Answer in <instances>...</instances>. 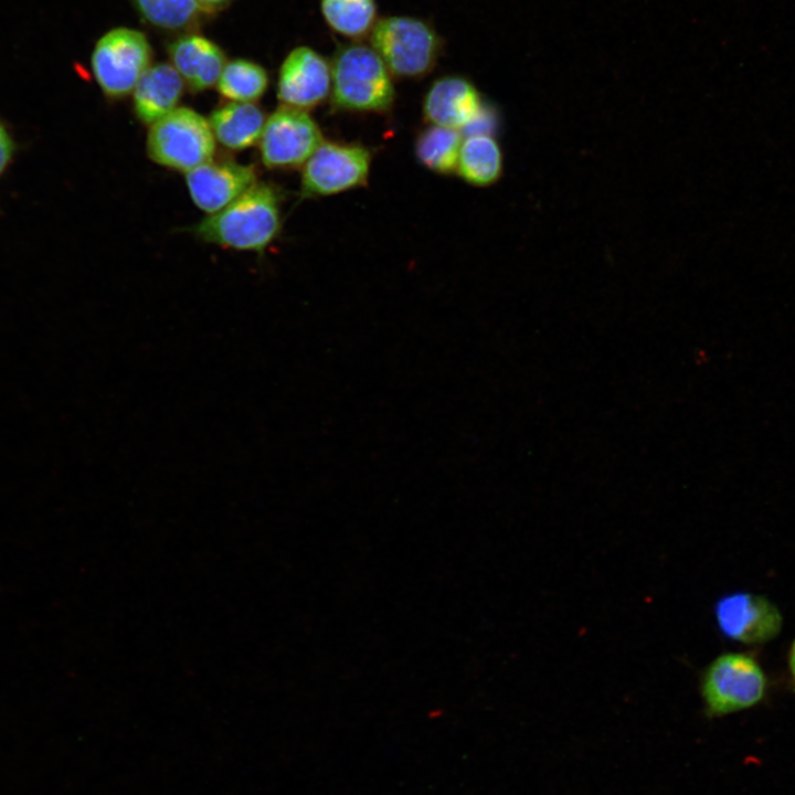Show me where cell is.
Returning <instances> with one entry per match:
<instances>
[{
	"label": "cell",
	"instance_id": "6da1fadb",
	"mask_svg": "<svg viewBox=\"0 0 795 795\" xmlns=\"http://www.w3.org/2000/svg\"><path fill=\"white\" fill-rule=\"evenodd\" d=\"M279 202L273 187L256 182L232 203L201 221L195 234L220 246L261 253L280 230Z\"/></svg>",
	"mask_w": 795,
	"mask_h": 795
},
{
	"label": "cell",
	"instance_id": "d6986e66",
	"mask_svg": "<svg viewBox=\"0 0 795 795\" xmlns=\"http://www.w3.org/2000/svg\"><path fill=\"white\" fill-rule=\"evenodd\" d=\"M268 75L259 64L244 59L225 64L216 83L219 93L231 102L254 103L266 91Z\"/></svg>",
	"mask_w": 795,
	"mask_h": 795
},
{
	"label": "cell",
	"instance_id": "277c9868",
	"mask_svg": "<svg viewBox=\"0 0 795 795\" xmlns=\"http://www.w3.org/2000/svg\"><path fill=\"white\" fill-rule=\"evenodd\" d=\"M700 690L706 714L716 718L756 706L766 693L767 677L752 655L724 653L703 671Z\"/></svg>",
	"mask_w": 795,
	"mask_h": 795
},
{
	"label": "cell",
	"instance_id": "ba28073f",
	"mask_svg": "<svg viewBox=\"0 0 795 795\" xmlns=\"http://www.w3.org/2000/svg\"><path fill=\"white\" fill-rule=\"evenodd\" d=\"M322 141L320 128L306 110L280 105L266 118L258 141L261 159L271 169L303 167Z\"/></svg>",
	"mask_w": 795,
	"mask_h": 795
},
{
	"label": "cell",
	"instance_id": "30bf717a",
	"mask_svg": "<svg viewBox=\"0 0 795 795\" xmlns=\"http://www.w3.org/2000/svg\"><path fill=\"white\" fill-rule=\"evenodd\" d=\"M330 92V61L306 45L286 55L277 81V97L283 106L308 112L322 104Z\"/></svg>",
	"mask_w": 795,
	"mask_h": 795
},
{
	"label": "cell",
	"instance_id": "4fadbf2b",
	"mask_svg": "<svg viewBox=\"0 0 795 795\" xmlns=\"http://www.w3.org/2000/svg\"><path fill=\"white\" fill-rule=\"evenodd\" d=\"M171 65L192 92L216 86L226 64L222 49L200 34H186L168 47Z\"/></svg>",
	"mask_w": 795,
	"mask_h": 795
},
{
	"label": "cell",
	"instance_id": "9c48e42d",
	"mask_svg": "<svg viewBox=\"0 0 795 795\" xmlns=\"http://www.w3.org/2000/svg\"><path fill=\"white\" fill-rule=\"evenodd\" d=\"M714 615L724 637L745 645L765 644L783 627L778 607L764 595L752 592L723 595L716 603Z\"/></svg>",
	"mask_w": 795,
	"mask_h": 795
},
{
	"label": "cell",
	"instance_id": "2e32d148",
	"mask_svg": "<svg viewBox=\"0 0 795 795\" xmlns=\"http://www.w3.org/2000/svg\"><path fill=\"white\" fill-rule=\"evenodd\" d=\"M456 172L471 186L495 183L502 172V153L497 140L487 134L464 137Z\"/></svg>",
	"mask_w": 795,
	"mask_h": 795
},
{
	"label": "cell",
	"instance_id": "7a4b0ae2",
	"mask_svg": "<svg viewBox=\"0 0 795 795\" xmlns=\"http://www.w3.org/2000/svg\"><path fill=\"white\" fill-rule=\"evenodd\" d=\"M331 107L386 113L394 103L393 76L375 50L361 41L340 43L331 60Z\"/></svg>",
	"mask_w": 795,
	"mask_h": 795
},
{
	"label": "cell",
	"instance_id": "52a82bcc",
	"mask_svg": "<svg viewBox=\"0 0 795 795\" xmlns=\"http://www.w3.org/2000/svg\"><path fill=\"white\" fill-rule=\"evenodd\" d=\"M371 168L369 149L359 144L322 141L301 170V194L324 197L364 186Z\"/></svg>",
	"mask_w": 795,
	"mask_h": 795
},
{
	"label": "cell",
	"instance_id": "603a6c76",
	"mask_svg": "<svg viewBox=\"0 0 795 795\" xmlns=\"http://www.w3.org/2000/svg\"><path fill=\"white\" fill-rule=\"evenodd\" d=\"M787 665H788L791 681H792L793 688L795 689V638L792 642L789 650H788Z\"/></svg>",
	"mask_w": 795,
	"mask_h": 795
},
{
	"label": "cell",
	"instance_id": "7c38bea8",
	"mask_svg": "<svg viewBox=\"0 0 795 795\" xmlns=\"http://www.w3.org/2000/svg\"><path fill=\"white\" fill-rule=\"evenodd\" d=\"M485 108L476 86L462 75L438 77L423 99V116L427 123L460 131L468 128Z\"/></svg>",
	"mask_w": 795,
	"mask_h": 795
},
{
	"label": "cell",
	"instance_id": "e0dca14e",
	"mask_svg": "<svg viewBox=\"0 0 795 795\" xmlns=\"http://www.w3.org/2000/svg\"><path fill=\"white\" fill-rule=\"evenodd\" d=\"M328 28L350 41L369 36L378 21L375 0H320Z\"/></svg>",
	"mask_w": 795,
	"mask_h": 795
},
{
	"label": "cell",
	"instance_id": "3957f363",
	"mask_svg": "<svg viewBox=\"0 0 795 795\" xmlns=\"http://www.w3.org/2000/svg\"><path fill=\"white\" fill-rule=\"evenodd\" d=\"M369 38L370 45L398 78L413 80L430 74L444 46L430 22L410 15L379 18Z\"/></svg>",
	"mask_w": 795,
	"mask_h": 795
},
{
	"label": "cell",
	"instance_id": "8992f818",
	"mask_svg": "<svg viewBox=\"0 0 795 795\" xmlns=\"http://www.w3.org/2000/svg\"><path fill=\"white\" fill-rule=\"evenodd\" d=\"M152 51L145 33L116 28L103 34L92 51L91 66L96 83L108 98L132 93L151 65Z\"/></svg>",
	"mask_w": 795,
	"mask_h": 795
},
{
	"label": "cell",
	"instance_id": "ac0fdd59",
	"mask_svg": "<svg viewBox=\"0 0 795 795\" xmlns=\"http://www.w3.org/2000/svg\"><path fill=\"white\" fill-rule=\"evenodd\" d=\"M463 139L460 130L431 125L417 136L415 156L433 172L439 174L456 172Z\"/></svg>",
	"mask_w": 795,
	"mask_h": 795
},
{
	"label": "cell",
	"instance_id": "8fae6325",
	"mask_svg": "<svg viewBox=\"0 0 795 795\" xmlns=\"http://www.w3.org/2000/svg\"><path fill=\"white\" fill-rule=\"evenodd\" d=\"M194 204L209 215L222 210L257 182L253 166L213 159L186 173Z\"/></svg>",
	"mask_w": 795,
	"mask_h": 795
},
{
	"label": "cell",
	"instance_id": "5bb4252c",
	"mask_svg": "<svg viewBox=\"0 0 795 795\" xmlns=\"http://www.w3.org/2000/svg\"><path fill=\"white\" fill-rule=\"evenodd\" d=\"M183 80L171 64L150 65L132 91L134 112L137 118L151 125L178 107L183 92Z\"/></svg>",
	"mask_w": 795,
	"mask_h": 795
},
{
	"label": "cell",
	"instance_id": "44dd1931",
	"mask_svg": "<svg viewBox=\"0 0 795 795\" xmlns=\"http://www.w3.org/2000/svg\"><path fill=\"white\" fill-rule=\"evenodd\" d=\"M14 152V142L2 123H0V176L7 169Z\"/></svg>",
	"mask_w": 795,
	"mask_h": 795
},
{
	"label": "cell",
	"instance_id": "7402d4cb",
	"mask_svg": "<svg viewBox=\"0 0 795 795\" xmlns=\"http://www.w3.org/2000/svg\"><path fill=\"white\" fill-rule=\"evenodd\" d=\"M203 13L211 14L226 8L232 0H195Z\"/></svg>",
	"mask_w": 795,
	"mask_h": 795
},
{
	"label": "cell",
	"instance_id": "9a60e30c",
	"mask_svg": "<svg viewBox=\"0 0 795 795\" xmlns=\"http://www.w3.org/2000/svg\"><path fill=\"white\" fill-rule=\"evenodd\" d=\"M266 116L254 103L230 102L210 116L215 141L231 150H243L259 141Z\"/></svg>",
	"mask_w": 795,
	"mask_h": 795
},
{
	"label": "cell",
	"instance_id": "5b68a950",
	"mask_svg": "<svg viewBox=\"0 0 795 795\" xmlns=\"http://www.w3.org/2000/svg\"><path fill=\"white\" fill-rule=\"evenodd\" d=\"M215 138L209 120L188 107H177L150 125L147 152L156 163L184 173L212 160Z\"/></svg>",
	"mask_w": 795,
	"mask_h": 795
},
{
	"label": "cell",
	"instance_id": "ffe728a7",
	"mask_svg": "<svg viewBox=\"0 0 795 795\" xmlns=\"http://www.w3.org/2000/svg\"><path fill=\"white\" fill-rule=\"evenodd\" d=\"M140 15L153 26L169 31L193 29L203 14L195 0H131Z\"/></svg>",
	"mask_w": 795,
	"mask_h": 795
}]
</instances>
